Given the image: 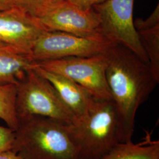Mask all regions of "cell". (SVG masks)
Here are the masks:
<instances>
[{"instance_id":"cell-9","label":"cell","mask_w":159,"mask_h":159,"mask_svg":"<svg viewBox=\"0 0 159 159\" xmlns=\"http://www.w3.org/2000/svg\"><path fill=\"white\" fill-rule=\"evenodd\" d=\"M46 31L35 18L16 7L0 11V45L12 51L30 57Z\"/></svg>"},{"instance_id":"cell-12","label":"cell","mask_w":159,"mask_h":159,"mask_svg":"<svg viewBox=\"0 0 159 159\" xmlns=\"http://www.w3.org/2000/svg\"><path fill=\"white\" fill-rule=\"evenodd\" d=\"M35 66L29 56L0 47V86L17 85Z\"/></svg>"},{"instance_id":"cell-11","label":"cell","mask_w":159,"mask_h":159,"mask_svg":"<svg viewBox=\"0 0 159 159\" xmlns=\"http://www.w3.org/2000/svg\"><path fill=\"white\" fill-rule=\"evenodd\" d=\"M134 25L141 44L148 55V66L159 81V6L146 20L136 18Z\"/></svg>"},{"instance_id":"cell-1","label":"cell","mask_w":159,"mask_h":159,"mask_svg":"<svg viewBox=\"0 0 159 159\" xmlns=\"http://www.w3.org/2000/svg\"><path fill=\"white\" fill-rule=\"evenodd\" d=\"M104 54L106 81L117 114L119 142H131L137 111L159 81L148 64L125 46L112 44Z\"/></svg>"},{"instance_id":"cell-10","label":"cell","mask_w":159,"mask_h":159,"mask_svg":"<svg viewBox=\"0 0 159 159\" xmlns=\"http://www.w3.org/2000/svg\"><path fill=\"white\" fill-rule=\"evenodd\" d=\"M35 69L51 83L75 120L86 113L94 97L89 91L68 77L47 71L37 64Z\"/></svg>"},{"instance_id":"cell-18","label":"cell","mask_w":159,"mask_h":159,"mask_svg":"<svg viewBox=\"0 0 159 159\" xmlns=\"http://www.w3.org/2000/svg\"><path fill=\"white\" fill-rule=\"evenodd\" d=\"M0 159H24L21 156L13 150H7L0 152Z\"/></svg>"},{"instance_id":"cell-16","label":"cell","mask_w":159,"mask_h":159,"mask_svg":"<svg viewBox=\"0 0 159 159\" xmlns=\"http://www.w3.org/2000/svg\"><path fill=\"white\" fill-rule=\"evenodd\" d=\"M15 137L14 130L9 127H5L0 125V152L12 150Z\"/></svg>"},{"instance_id":"cell-19","label":"cell","mask_w":159,"mask_h":159,"mask_svg":"<svg viewBox=\"0 0 159 159\" xmlns=\"http://www.w3.org/2000/svg\"><path fill=\"white\" fill-rule=\"evenodd\" d=\"M14 7V0H0V11L8 10Z\"/></svg>"},{"instance_id":"cell-4","label":"cell","mask_w":159,"mask_h":159,"mask_svg":"<svg viewBox=\"0 0 159 159\" xmlns=\"http://www.w3.org/2000/svg\"><path fill=\"white\" fill-rule=\"evenodd\" d=\"M36 66V64H35ZM34 68L17 86L16 111L18 120L38 116L70 125L75 118L51 83Z\"/></svg>"},{"instance_id":"cell-17","label":"cell","mask_w":159,"mask_h":159,"mask_svg":"<svg viewBox=\"0 0 159 159\" xmlns=\"http://www.w3.org/2000/svg\"><path fill=\"white\" fill-rule=\"evenodd\" d=\"M82 9L91 8L93 6L102 4L107 0H68Z\"/></svg>"},{"instance_id":"cell-3","label":"cell","mask_w":159,"mask_h":159,"mask_svg":"<svg viewBox=\"0 0 159 159\" xmlns=\"http://www.w3.org/2000/svg\"><path fill=\"white\" fill-rule=\"evenodd\" d=\"M66 125L38 116L18 120L12 150L24 159H80Z\"/></svg>"},{"instance_id":"cell-5","label":"cell","mask_w":159,"mask_h":159,"mask_svg":"<svg viewBox=\"0 0 159 159\" xmlns=\"http://www.w3.org/2000/svg\"><path fill=\"white\" fill-rule=\"evenodd\" d=\"M47 31H56L84 38L104 39L100 18L93 8L82 9L68 0H53L34 16Z\"/></svg>"},{"instance_id":"cell-13","label":"cell","mask_w":159,"mask_h":159,"mask_svg":"<svg viewBox=\"0 0 159 159\" xmlns=\"http://www.w3.org/2000/svg\"><path fill=\"white\" fill-rule=\"evenodd\" d=\"M102 159H159V141H152L148 136L139 144L117 143Z\"/></svg>"},{"instance_id":"cell-2","label":"cell","mask_w":159,"mask_h":159,"mask_svg":"<svg viewBox=\"0 0 159 159\" xmlns=\"http://www.w3.org/2000/svg\"><path fill=\"white\" fill-rule=\"evenodd\" d=\"M66 128L80 159H102L119 143L113 100L93 97L86 113Z\"/></svg>"},{"instance_id":"cell-14","label":"cell","mask_w":159,"mask_h":159,"mask_svg":"<svg viewBox=\"0 0 159 159\" xmlns=\"http://www.w3.org/2000/svg\"><path fill=\"white\" fill-rule=\"evenodd\" d=\"M16 85L0 86V119L15 131L18 127V120L16 111Z\"/></svg>"},{"instance_id":"cell-7","label":"cell","mask_w":159,"mask_h":159,"mask_svg":"<svg viewBox=\"0 0 159 159\" xmlns=\"http://www.w3.org/2000/svg\"><path fill=\"white\" fill-rule=\"evenodd\" d=\"M36 64L47 71L72 80L95 98L112 99L106 77L107 60L104 52L92 57H65Z\"/></svg>"},{"instance_id":"cell-6","label":"cell","mask_w":159,"mask_h":159,"mask_svg":"<svg viewBox=\"0 0 159 159\" xmlns=\"http://www.w3.org/2000/svg\"><path fill=\"white\" fill-rule=\"evenodd\" d=\"M134 0H107L92 8L100 18L102 37L129 48L148 64V55L134 25Z\"/></svg>"},{"instance_id":"cell-20","label":"cell","mask_w":159,"mask_h":159,"mask_svg":"<svg viewBox=\"0 0 159 159\" xmlns=\"http://www.w3.org/2000/svg\"><path fill=\"white\" fill-rule=\"evenodd\" d=\"M0 47H2V46H1V45H0Z\"/></svg>"},{"instance_id":"cell-8","label":"cell","mask_w":159,"mask_h":159,"mask_svg":"<svg viewBox=\"0 0 159 159\" xmlns=\"http://www.w3.org/2000/svg\"><path fill=\"white\" fill-rule=\"evenodd\" d=\"M113 43L56 31H46L35 43L30 58L38 63L65 57H88L104 53Z\"/></svg>"},{"instance_id":"cell-15","label":"cell","mask_w":159,"mask_h":159,"mask_svg":"<svg viewBox=\"0 0 159 159\" xmlns=\"http://www.w3.org/2000/svg\"><path fill=\"white\" fill-rule=\"evenodd\" d=\"M52 1L53 0H14V7L33 17L41 8Z\"/></svg>"}]
</instances>
